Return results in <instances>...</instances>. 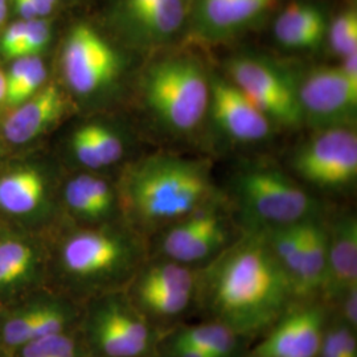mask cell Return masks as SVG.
<instances>
[{
    "mask_svg": "<svg viewBox=\"0 0 357 357\" xmlns=\"http://www.w3.org/2000/svg\"><path fill=\"white\" fill-rule=\"evenodd\" d=\"M15 1V6H16V10L19 15L22 16L23 20H32V19H38L36 13L31 4L29 0H13Z\"/></svg>",
    "mask_w": 357,
    "mask_h": 357,
    "instance_id": "cell-35",
    "label": "cell"
},
{
    "mask_svg": "<svg viewBox=\"0 0 357 357\" xmlns=\"http://www.w3.org/2000/svg\"><path fill=\"white\" fill-rule=\"evenodd\" d=\"M327 274L321 289L326 302H337L357 286V220L354 215L336 218L327 228Z\"/></svg>",
    "mask_w": 357,
    "mask_h": 357,
    "instance_id": "cell-14",
    "label": "cell"
},
{
    "mask_svg": "<svg viewBox=\"0 0 357 357\" xmlns=\"http://www.w3.org/2000/svg\"><path fill=\"white\" fill-rule=\"evenodd\" d=\"M274 38L291 51L318 48L327 35V20L319 7L305 3H290L274 23Z\"/></svg>",
    "mask_w": 357,
    "mask_h": 357,
    "instance_id": "cell-16",
    "label": "cell"
},
{
    "mask_svg": "<svg viewBox=\"0 0 357 357\" xmlns=\"http://www.w3.org/2000/svg\"><path fill=\"white\" fill-rule=\"evenodd\" d=\"M230 79L277 128H298L302 114L296 76L268 57L237 54L225 65Z\"/></svg>",
    "mask_w": 357,
    "mask_h": 357,
    "instance_id": "cell-5",
    "label": "cell"
},
{
    "mask_svg": "<svg viewBox=\"0 0 357 357\" xmlns=\"http://www.w3.org/2000/svg\"><path fill=\"white\" fill-rule=\"evenodd\" d=\"M294 172L311 185L342 191L357 178L355 128H326L302 143L291 156Z\"/></svg>",
    "mask_w": 357,
    "mask_h": 357,
    "instance_id": "cell-7",
    "label": "cell"
},
{
    "mask_svg": "<svg viewBox=\"0 0 357 357\" xmlns=\"http://www.w3.org/2000/svg\"><path fill=\"white\" fill-rule=\"evenodd\" d=\"M318 357H357L355 330L344 321L326 327Z\"/></svg>",
    "mask_w": 357,
    "mask_h": 357,
    "instance_id": "cell-25",
    "label": "cell"
},
{
    "mask_svg": "<svg viewBox=\"0 0 357 357\" xmlns=\"http://www.w3.org/2000/svg\"><path fill=\"white\" fill-rule=\"evenodd\" d=\"M47 78V69L44 63L38 59V56L33 57V61L31 65V69L28 72L24 81L17 89L13 91L11 96H8L4 101L8 105H20L26 102L28 98H31L44 84Z\"/></svg>",
    "mask_w": 357,
    "mask_h": 357,
    "instance_id": "cell-28",
    "label": "cell"
},
{
    "mask_svg": "<svg viewBox=\"0 0 357 357\" xmlns=\"http://www.w3.org/2000/svg\"><path fill=\"white\" fill-rule=\"evenodd\" d=\"M90 336L106 357H146L156 345L150 319L119 296L103 301L93 312Z\"/></svg>",
    "mask_w": 357,
    "mask_h": 357,
    "instance_id": "cell-10",
    "label": "cell"
},
{
    "mask_svg": "<svg viewBox=\"0 0 357 357\" xmlns=\"http://www.w3.org/2000/svg\"><path fill=\"white\" fill-rule=\"evenodd\" d=\"M141 255V246L123 234L85 230L65 241L61 264L72 280L101 284L128 277L138 266Z\"/></svg>",
    "mask_w": 357,
    "mask_h": 357,
    "instance_id": "cell-6",
    "label": "cell"
},
{
    "mask_svg": "<svg viewBox=\"0 0 357 357\" xmlns=\"http://www.w3.org/2000/svg\"><path fill=\"white\" fill-rule=\"evenodd\" d=\"M233 190L246 231H264L320 217L319 202L278 167H243L234 178Z\"/></svg>",
    "mask_w": 357,
    "mask_h": 357,
    "instance_id": "cell-4",
    "label": "cell"
},
{
    "mask_svg": "<svg viewBox=\"0 0 357 357\" xmlns=\"http://www.w3.org/2000/svg\"><path fill=\"white\" fill-rule=\"evenodd\" d=\"M52 336L29 340L23 345L22 357H51Z\"/></svg>",
    "mask_w": 357,
    "mask_h": 357,
    "instance_id": "cell-32",
    "label": "cell"
},
{
    "mask_svg": "<svg viewBox=\"0 0 357 357\" xmlns=\"http://www.w3.org/2000/svg\"><path fill=\"white\" fill-rule=\"evenodd\" d=\"M206 116L217 132L234 144L268 141L275 126L227 77L209 76Z\"/></svg>",
    "mask_w": 357,
    "mask_h": 357,
    "instance_id": "cell-11",
    "label": "cell"
},
{
    "mask_svg": "<svg viewBox=\"0 0 357 357\" xmlns=\"http://www.w3.org/2000/svg\"><path fill=\"white\" fill-rule=\"evenodd\" d=\"M342 307H343V321L348 327L356 331L357 327V286L351 287L342 296Z\"/></svg>",
    "mask_w": 357,
    "mask_h": 357,
    "instance_id": "cell-31",
    "label": "cell"
},
{
    "mask_svg": "<svg viewBox=\"0 0 357 357\" xmlns=\"http://www.w3.org/2000/svg\"><path fill=\"white\" fill-rule=\"evenodd\" d=\"M196 296V291L178 289L134 287L135 305L149 319H174L183 315Z\"/></svg>",
    "mask_w": 357,
    "mask_h": 357,
    "instance_id": "cell-22",
    "label": "cell"
},
{
    "mask_svg": "<svg viewBox=\"0 0 357 357\" xmlns=\"http://www.w3.org/2000/svg\"><path fill=\"white\" fill-rule=\"evenodd\" d=\"M340 68L344 70L348 76L357 79V52H354V53L343 57Z\"/></svg>",
    "mask_w": 357,
    "mask_h": 357,
    "instance_id": "cell-36",
    "label": "cell"
},
{
    "mask_svg": "<svg viewBox=\"0 0 357 357\" xmlns=\"http://www.w3.org/2000/svg\"><path fill=\"white\" fill-rule=\"evenodd\" d=\"M64 113V98L54 85L38 91L23 103L4 123V137L15 144L35 139Z\"/></svg>",
    "mask_w": 357,
    "mask_h": 357,
    "instance_id": "cell-15",
    "label": "cell"
},
{
    "mask_svg": "<svg viewBox=\"0 0 357 357\" xmlns=\"http://www.w3.org/2000/svg\"><path fill=\"white\" fill-rule=\"evenodd\" d=\"M326 327L324 307L307 305L289 308L246 357H318Z\"/></svg>",
    "mask_w": 357,
    "mask_h": 357,
    "instance_id": "cell-12",
    "label": "cell"
},
{
    "mask_svg": "<svg viewBox=\"0 0 357 357\" xmlns=\"http://www.w3.org/2000/svg\"><path fill=\"white\" fill-rule=\"evenodd\" d=\"M44 180L33 169H20L0 178V208L13 215H26L41 204Z\"/></svg>",
    "mask_w": 357,
    "mask_h": 357,
    "instance_id": "cell-20",
    "label": "cell"
},
{
    "mask_svg": "<svg viewBox=\"0 0 357 357\" xmlns=\"http://www.w3.org/2000/svg\"><path fill=\"white\" fill-rule=\"evenodd\" d=\"M302 123L315 131L355 128L357 79L339 66L320 65L296 77Z\"/></svg>",
    "mask_w": 357,
    "mask_h": 357,
    "instance_id": "cell-8",
    "label": "cell"
},
{
    "mask_svg": "<svg viewBox=\"0 0 357 357\" xmlns=\"http://www.w3.org/2000/svg\"><path fill=\"white\" fill-rule=\"evenodd\" d=\"M327 228L320 217L307 220L303 225L301 268L294 282L295 299H310L321 293L327 274Z\"/></svg>",
    "mask_w": 357,
    "mask_h": 357,
    "instance_id": "cell-17",
    "label": "cell"
},
{
    "mask_svg": "<svg viewBox=\"0 0 357 357\" xmlns=\"http://www.w3.org/2000/svg\"><path fill=\"white\" fill-rule=\"evenodd\" d=\"M175 336L200 348L212 357L238 356L243 339L237 332L217 320L183 328Z\"/></svg>",
    "mask_w": 357,
    "mask_h": 357,
    "instance_id": "cell-21",
    "label": "cell"
},
{
    "mask_svg": "<svg viewBox=\"0 0 357 357\" xmlns=\"http://www.w3.org/2000/svg\"><path fill=\"white\" fill-rule=\"evenodd\" d=\"M50 40H51V26L47 20H44L43 17L26 20V36L19 50L17 59L36 56L48 45Z\"/></svg>",
    "mask_w": 357,
    "mask_h": 357,
    "instance_id": "cell-27",
    "label": "cell"
},
{
    "mask_svg": "<svg viewBox=\"0 0 357 357\" xmlns=\"http://www.w3.org/2000/svg\"><path fill=\"white\" fill-rule=\"evenodd\" d=\"M7 17V0H0V26Z\"/></svg>",
    "mask_w": 357,
    "mask_h": 357,
    "instance_id": "cell-37",
    "label": "cell"
},
{
    "mask_svg": "<svg viewBox=\"0 0 357 357\" xmlns=\"http://www.w3.org/2000/svg\"><path fill=\"white\" fill-rule=\"evenodd\" d=\"M26 20H20L13 23V26H8L4 32L1 43H0V51L8 57V59H17L19 50L23 44V40L26 36Z\"/></svg>",
    "mask_w": 357,
    "mask_h": 357,
    "instance_id": "cell-29",
    "label": "cell"
},
{
    "mask_svg": "<svg viewBox=\"0 0 357 357\" xmlns=\"http://www.w3.org/2000/svg\"><path fill=\"white\" fill-rule=\"evenodd\" d=\"M6 98V76L0 72V102Z\"/></svg>",
    "mask_w": 357,
    "mask_h": 357,
    "instance_id": "cell-38",
    "label": "cell"
},
{
    "mask_svg": "<svg viewBox=\"0 0 357 357\" xmlns=\"http://www.w3.org/2000/svg\"><path fill=\"white\" fill-rule=\"evenodd\" d=\"M65 200L78 216L86 220H100L112 212L114 195L102 178L81 175L66 184Z\"/></svg>",
    "mask_w": 357,
    "mask_h": 357,
    "instance_id": "cell-19",
    "label": "cell"
},
{
    "mask_svg": "<svg viewBox=\"0 0 357 357\" xmlns=\"http://www.w3.org/2000/svg\"><path fill=\"white\" fill-rule=\"evenodd\" d=\"M151 0H125V7L132 26H137L143 13L147 10Z\"/></svg>",
    "mask_w": 357,
    "mask_h": 357,
    "instance_id": "cell-33",
    "label": "cell"
},
{
    "mask_svg": "<svg viewBox=\"0 0 357 357\" xmlns=\"http://www.w3.org/2000/svg\"><path fill=\"white\" fill-rule=\"evenodd\" d=\"M142 94L160 128L172 135H190L206 118L209 76L193 56H168L149 65L142 77Z\"/></svg>",
    "mask_w": 357,
    "mask_h": 357,
    "instance_id": "cell-3",
    "label": "cell"
},
{
    "mask_svg": "<svg viewBox=\"0 0 357 357\" xmlns=\"http://www.w3.org/2000/svg\"><path fill=\"white\" fill-rule=\"evenodd\" d=\"M61 64L68 86L81 97L109 89L122 72L121 56L86 24L75 26L69 33Z\"/></svg>",
    "mask_w": 357,
    "mask_h": 357,
    "instance_id": "cell-9",
    "label": "cell"
},
{
    "mask_svg": "<svg viewBox=\"0 0 357 357\" xmlns=\"http://www.w3.org/2000/svg\"><path fill=\"white\" fill-rule=\"evenodd\" d=\"M35 265L33 249L20 240L0 241V289L24 281Z\"/></svg>",
    "mask_w": 357,
    "mask_h": 357,
    "instance_id": "cell-23",
    "label": "cell"
},
{
    "mask_svg": "<svg viewBox=\"0 0 357 357\" xmlns=\"http://www.w3.org/2000/svg\"><path fill=\"white\" fill-rule=\"evenodd\" d=\"M212 320L253 336L281 318L295 301L293 283L261 231H246L199 273L196 296Z\"/></svg>",
    "mask_w": 357,
    "mask_h": 357,
    "instance_id": "cell-1",
    "label": "cell"
},
{
    "mask_svg": "<svg viewBox=\"0 0 357 357\" xmlns=\"http://www.w3.org/2000/svg\"><path fill=\"white\" fill-rule=\"evenodd\" d=\"M166 357H212L206 352L202 351L200 348L181 340L175 335L171 337V340L167 343Z\"/></svg>",
    "mask_w": 357,
    "mask_h": 357,
    "instance_id": "cell-30",
    "label": "cell"
},
{
    "mask_svg": "<svg viewBox=\"0 0 357 357\" xmlns=\"http://www.w3.org/2000/svg\"><path fill=\"white\" fill-rule=\"evenodd\" d=\"M125 199L134 218L153 229L191 215L217 196L204 160L155 155L131 168Z\"/></svg>",
    "mask_w": 357,
    "mask_h": 357,
    "instance_id": "cell-2",
    "label": "cell"
},
{
    "mask_svg": "<svg viewBox=\"0 0 357 357\" xmlns=\"http://www.w3.org/2000/svg\"><path fill=\"white\" fill-rule=\"evenodd\" d=\"M29 1L38 17L48 16L57 6V0H29Z\"/></svg>",
    "mask_w": 357,
    "mask_h": 357,
    "instance_id": "cell-34",
    "label": "cell"
},
{
    "mask_svg": "<svg viewBox=\"0 0 357 357\" xmlns=\"http://www.w3.org/2000/svg\"><path fill=\"white\" fill-rule=\"evenodd\" d=\"M70 146L77 162L90 169L112 166L125 155L121 134L102 123H89L76 130Z\"/></svg>",
    "mask_w": 357,
    "mask_h": 357,
    "instance_id": "cell-18",
    "label": "cell"
},
{
    "mask_svg": "<svg viewBox=\"0 0 357 357\" xmlns=\"http://www.w3.org/2000/svg\"><path fill=\"white\" fill-rule=\"evenodd\" d=\"M277 0H191L192 29L205 43L227 41L255 24Z\"/></svg>",
    "mask_w": 357,
    "mask_h": 357,
    "instance_id": "cell-13",
    "label": "cell"
},
{
    "mask_svg": "<svg viewBox=\"0 0 357 357\" xmlns=\"http://www.w3.org/2000/svg\"><path fill=\"white\" fill-rule=\"evenodd\" d=\"M40 314V306L29 308L13 315L6 321L3 336L4 342L10 347H23L32 339L35 324Z\"/></svg>",
    "mask_w": 357,
    "mask_h": 357,
    "instance_id": "cell-26",
    "label": "cell"
},
{
    "mask_svg": "<svg viewBox=\"0 0 357 357\" xmlns=\"http://www.w3.org/2000/svg\"><path fill=\"white\" fill-rule=\"evenodd\" d=\"M332 52L343 59L345 56L357 52V13L355 10H347L337 15L327 35Z\"/></svg>",
    "mask_w": 357,
    "mask_h": 357,
    "instance_id": "cell-24",
    "label": "cell"
}]
</instances>
